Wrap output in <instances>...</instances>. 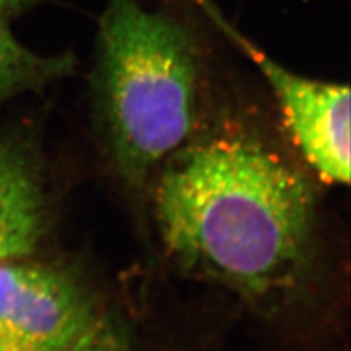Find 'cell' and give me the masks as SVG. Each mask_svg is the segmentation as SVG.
Instances as JSON below:
<instances>
[{
    "label": "cell",
    "mask_w": 351,
    "mask_h": 351,
    "mask_svg": "<svg viewBox=\"0 0 351 351\" xmlns=\"http://www.w3.org/2000/svg\"><path fill=\"white\" fill-rule=\"evenodd\" d=\"M156 211L164 245L182 268L265 294L303 262L313 195L298 170L236 125L171 154Z\"/></svg>",
    "instance_id": "cell-1"
},
{
    "label": "cell",
    "mask_w": 351,
    "mask_h": 351,
    "mask_svg": "<svg viewBox=\"0 0 351 351\" xmlns=\"http://www.w3.org/2000/svg\"><path fill=\"white\" fill-rule=\"evenodd\" d=\"M206 59L188 22L142 0H106L91 86L117 167L129 182H144L192 135Z\"/></svg>",
    "instance_id": "cell-2"
},
{
    "label": "cell",
    "mask_w": 351,
    "mask_h": 351,
    "mask_svg": "<svg viewBox=\"0 0 351 351\" xmlns=\"http://www.w3.org/2000/svg\"><path fill=\"white\" fill-rule=\"evenodd\" d=\"M95 317L66 272L21 259L0 263V351H69Z\"/></svg>",
    "instance_id": "cell-4"
},
{
    "label": "cell",
    "mask_w": 351,
    "mask_h": 351,
    "mask_svg": "<svg viewBox=\"0 0 351 351\" xmlns=\"http://www.w3.org/2000/svg\"><path fill=\"white\" fill-rule=\"evenodd\" d=\"M47 2L49 0H0V24L9 25L12 21Z\"/></svg>",
    "instance_id": "cell-8"
},
{
    "label": "cell",
    "mask_w": 351,
    "mask_h": 351,
    "mask_svg": "<svg viewBox=\"0 0 351 351\" xmlns=\"http://www.w3.org/2000/svg\"><path fill=\"white\" fill-rule=\"evenodd\" d=\"M69 351H130V348L120 328L104 317H95Z\"/></svg>",
    "instance_id": "cell-7"
},
{
    "label": "cell",
    "mask_w": 351,
    "mask_h": 351,
    "mask_svg": "<svg viewBox=\"0 0 351 351\" xmlns=\"http://www.w3.org/2000/svg\"><path fill=\"white\" fill-rule=\"evenodd\" d=\"M75 68L73 53H37L22 44L9 25L0 24V106L66 78Z\"/></svg>",
    "instance_id": "cell-6"
},
{
    "label": "cell",
    "mask_w": 351,
    "mask_h": 351,
    "mask_svg": "<svg viewBox=\"0 0 351 351\" xmlns=\"http://www.w3.org/2000/svg\"><path fill=\"white\" fill-rule=\"evenodd\" d=\"M254 63L276 97L284 123L306 162L326 183L350 182V90L311 80L269 58L230 22L213 0H192Z\"/></svg>",
    "instance_id": "cell-3"
},
{
    "label": "cell",
    "mask_w": 351,
    "mask_h": 351,
    "mask_svg": "<svg viewBox=\"0 0 351 351\" xmlns=\"http://www.w3.org/2000/svg\"><path fill=\"white\" fill-rule=\"evenodd\" d=\"M36 166L19 142L0 139V263L31 255L46 232Z\"/></svg>",
    "instance_id": "cell-5"
}]
</instances>
